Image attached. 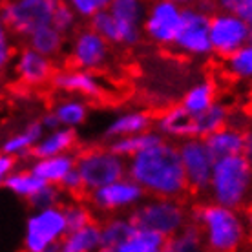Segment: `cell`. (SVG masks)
<instances>
[{
    "mask_svg": "<svg viewBox=\"0 0 252 252\" xmlns=\"http://www.w3.org/2000/svg\"><path fill=\"white\" fill-rule=\"evenodd\" d=\"M181 6H192V4H201V2H208V0H176Z\"/></svg>",
    "mask_w": 252,
    "mask_h": 252,
    "instance_id": "cell-46",
    "label": "cell"
},
{
    "mask_svg": "<svg viewBox=\"0 0 252 252\" xmlns=\"http://www.w3.org/2000/svg\"><path fill=\"white\" fill-rule=\"evenodd\" d=\"M154 128V117L145 110H128L121 112L110 121L104 128V137L108 141L125 135H133V133L145 132Z\"/></svg>",
    "mask_w": 252,
    "mask_h": 252,
    "instance_id": "cell-19",
    "label": "cell"
},
{
    "mask_svg": "<svg viewBox=\"0 0 252 252\" xmlns=\"http://www.w3.org/2000/svg\"><path fill=\"white\" fill-rule=\"evenodd\" d=\"M68 38L66 46L71 66L90 71H101L108 66L112 59V44L92 26H79Z\"/></svg>",
    "mask_w": 252,
    "mask_h": 252,
    "instance_id": "cell-11",
    "label": "cell"
},
{
    "mask_svg": "<svg viewBox=\"0 0 252 252\" xmlns=\"http://www.w3.org/2000/svg\"><path fill=\"white\" fill-rule=\"evenodd\" d=\"M243 135L245 132L240 130L238 126L225 125L214 130L212 133L205 135L208 150L214 154L216 159L234 156V154H243Z\"/></svg>",
    "mask_w": 252,
    "mask_h": 252,
    "instance_id": "cell-23",
    "label": "cell"
},
{
    "mask_svg": "<svg viewBox=\"0 0 252 252\" xmlns=\"http://www.w3.org/2000/svg\"><path fill=\"white\" fill-rule=\"evenodd\" d=\"M223 69L230 79L241 82H252V40L238 48L228 57L223 59Z\"/></svg>",
    "mask_w": 252,
    "mask_h": 252,
    "instance_id": "cell-31",
    "label": "cell"
},
{
    "mask_svg": "<svg viewBox=\"0 0 252 252\" xmlns=\"http://www.w3.org/2000/svg\"><path fill=\"white\" fill-rule=\"evenodd\" d=\"M30 168L44 183L59 185L68 172L75 168V154L68 152V154H57V156H48V158H35Z\"/></svg>",
    "mask_w": 252,
    "mask_h": 252,
    "instance_id": "cell-22",
    "label": "cell"
},
{
    "mask_svg": "<svg viewBox=\"0 0 252 252\" xmlns=\"http://www.w3.org/2000/svg\"><path fill=\"white\" fill-rule=\"evenodd\" d=\"M181 20L183 6L176 0H150L143 19V37L158 48H172Z\"/></svg>",
    "mask_w": 252,
    "mask_h": 252,
    "instance_id": "cell-10",
    "label": "cell"
},
{
    "mask_svg": "<svg viewBox=\"0 0 252 252\" xmlns=\"http://www.w3.org/2000/svg\"><path fill=\"white\" fill-rule=\"evenodd\" d=\"M243 154L252 161V128L247 130L245 135H243Z\"/></svg>",
    "mask_w": 252,
    "mask_h": 252,
    "instance_id": "cell-44",
    "label": "cell"
},
{
    "mask_svg": "<svg viewBox=\"0 0 252 252\" xmlns=\"http://www.w3.org/2000/svg\"><path fill=\"white\" fill-rule=\"evenodd\" d=\"M154 128L164 139L170 141H183L187 137H195V119L181 104H174L163 110L154 119Z\"/></svg>",
    "mask_w": 252,
    "mask_h": 252,
    "instance_id": "cell-17",
    "label": "cell"
},
{
    "mask_svg": "<svg viewBox=\"0 0 252 252\" xmlns=\"http://www.w3.org/2000/svg\"><path fill=\"white\" fill-rule=\"evenodd\" d=\"M66 38L68 37L59 32L53 24H46L30 33L26 37V44L33 50H37L38 53L46 55V57L57 59L61 57V53L66 48Z\"/></svg>",
    "mask_w": 252,
    "mask_h": 252,
    "instance_id": "cell-25",
    "label": "cell"
},
{
    "mask_svg": "<svg viewBox=\"0 0 252 252\" xmlns=\"http://www.w3.org/2000/svg\"><path fill=\"white\" fill-rule=\"evenodd\" d=\"M59 2L61 0H4L0 15L9 33L26 38L40 26L51 24Z\"/></svg>",
    "mask_w": 252,
    "mask_h": 252,
    "instance_id": "cell-9",
    "label": "cell"
},
{
    "mask_svg": "<svg viewBox=\"0 0 252 252\" xmlns=\"http://www.w3.org/2000/svg\"><path fill=\"white\" fill-rule=\"evenodd\" d=\"M9 33V30H7L6 22H4V19H2V15H0V35H7Z\"/></svg>",
    "mask_w": 252,
    "mask_h": 252,
    "instance_id": "cell-47",
    "label": "cell"
},
{
    "mask_svg": "<svg viewBox=\"0 0 252 252\" xmlns=\"http://www.w3.org/2000/svg\"><path fill=\"white\" fill-rule=\"evenodd\" d=\"M63 252H97L102 251L101 223L90 221L77 228H69L61 241Z\"/></svg>",
    "mask_w": 252,
    "mask_h": 252,
    "instance_id": "cell-20",
    "label": "cell"
},
{
    "mask_svg": "<svg viewBox=\"0 0 252 252\" xmlns=\"http://www.w3.org/2000/svg\"><path fill=\"white\" fill-rule=\"evenodd\" d=\"M88 22L95 32H99L110 44L117 46V48L130 50V48H135V46L141 44V40L145 38L141 26L126 24V22L119 20L108 11V7L94 15Z\"/></svg>",
    "mask_w": 252,
    "mask_h": 252,
    "instance_id": "cell-16",
    "label": "cell"
},
{
    "mask_svg": "<svg viewBox=\"0 0 252 252\" xmlns=\"http://www.w3.org/2000/svg\"><path fill=\"white\" fill-rule=\"evenodd\" d=\"M218 9H227L241 15L249 22L252 19V0H212Z\"/></svg>",
    "mask_w": 252,
    "mask_h": 252,
    "instance_id": "cell-39",
    "label": "cell"
},
{
    "mask_svg": "<svg viewBox=\"0 0 252 252\" xmlns=\"http://www.w3.org/2000/svg\"><path fill=\"white\" fill-rule=\"evenodd\" d=\"M63 210L66 223H68V228L82 227V225H86L90 221H94V210L90 208L88 203L71 199L68 203H63Z\"/></svg>",
    "mask_w": 252,
    "mask_h": 252,
    "instance_id": "cell-36",
    "label": "cell"
},
{
    "mask_svg": "<svg viewBox=\"0 0 252 252\" xmlns=\"http://www.w3.org/2000/svg\"><path fill=\"white\" fill-rule=\"evenodd\" d=\"M164 249H166V238L163 234L137 225L117 252H163Z\"/></svg>",
    "mask_w": 252,
    "mask_h": 252,
    "instance_id": "cell-27",
    "label": "cell"
},
{
    "mask_svg": "<svg viewBox=\"0 0 252 252\" xmlns=\"http://www.w3.org/2000/svg\"><path fill=\"white\" fill-rule=\"evenodd\" d=\"M15 168H17V159L0 150V189L6 185L7 177L11 176Z\"/></svg>",
    "mask_w": 252,
    "mask_h": 252,
    "instance_id": "cell-42",
    "label": "cell"
},
{
    "mask_svg": "<svg viewBox=\"0 0 252 252\" xmlns=\"http://www.w3.org/2000/svg\"><path fill=\"white\" fill-rule=\"evenodd\" d=\"M13 57H15V48H13V42L9 38V33L0 35V75L7 68H11Z\"/></svg>",
    "mask_w": 252,
    "mask_h": 252,
    "instance_id": "cell-40",
    "label": "cell"
},
{
    "mask_svg": "<svg viewBox=\"0 0 252 252\" xmlns=\"http://www.w3.org/2000/svg\"><path fill=\"white\" fill-rule=\"evenodd\" d=\"M137 223L133 221L132 214H112L106 216L101 223L102 236V251L117 252L119 247L128 240V236L133 232Z\"/></svg>",
    "mask_w": 252,
    "mask_h": 252,
    "instance_id": "cell-24",
    "label": "cell"
},
{
    "mask_svg": "<svg viewBox=\"0 0 252 252\" xmlns=\"http://www.w3.org/2000/svg\"><path fill=\"white\" fill-rule=\"evenodd\" d=\"M75 168L82 179L84 192H92L126 176L128 161L110 146L86 148L75 156Z\"/></svg>",
    "mask_w": 252,
    "mask_h": 252,
    "instance_id": "cell-7",
    "label": "cell"
},
{
    "mask_svg": "<svg viewBox=\"0 0 252 252\" xmlns=\"http://www.w3.org/2000/svg\"><path fill=\"white\" fill-rule=\"evenodd\" d=\"M133 221L141 227L152 228L163 234L164 238L172 236L190 221V212L183 199L179 197H158L148 195L132 212Z\"/></svg>",
    "mask_w": 252,
    "mask_h": 252,
    "instance_id": "cell-6",
    "label": "cell"
},
{
    "mask_svg": "<svg viewBox=\"0 0 252 252\" xmlns=\"http://www.w3.org/2000/svg\"><path fill=\"white\" fill-rule=\"evenodd\" d=\"M210 7H216L212 0L183 6V20L177 32V37L172 44L179 55L189 59H208L212 55L210 44Z\"/></svg>",
    "mask_w": 252,
    "mask_h": 252,
    "instance_id": "cell-4",
    "label": "cell"
},
{
    "mask_svg": "<svg viewBox=\"0 0 252 252\" xmlns=\"http://www.w3.org/2000/svg\"><path fill=\"white\" fill-rule=\"evenodd\" d=\"M77 146V133L71 128H53L46 130L42 137L33 148V158H48V156H57V154H68L73 152Z\"/></svg>",
    "mask_w": 252,
    "mask_h": 252,
    "instance_id": "cell-21",
    "label": "cell"
},
{
    "mask_svg": "<svg viewBox=\"0 0 252 252\" xmlns=\"http://www.w3.org/2000/svg\"><path fill=\"white\" fill-rule=\"evenodd\" d=\"M86 195H88V205L94 210V214L102 216V218L132 212L146 197L141 185L135 183L128 174L121 179L104 185L101 189L86 192Z\"/></svg>",
    "mask_w": 252,
    "mask_h": 252,
    "instance_id": "cell-8",
    "label": "cell"
},
{
    "mask_svg": "<svg viewBox=\"0 0 252 252\" xmlns=\"http://www.w3.org/2000/svg\"><path fill=\"white\" fill-rule=\"evenodd\" d=\"M59 187H61V189L69 195H77V194H81V192H84L82 179H81V176H79L77 168H73L71 172H68V174L64 176L63 181L59 183Z\"/></svg>",
    "mask_w": 252,
    "mask_h": 252,
    "instance_id": "cell-41",
    "label": "cell"
},
{
    "mask_svg": "<svg viewBox=\"0 0 252 252\" xmlns=\"http://www.w3.org/2000/svg\"><path fill=\"white\" fill-rule=\"evenodd\" d=\"M79 20L81 19L75 15V11H73V9H71L64 0H61V2H59V6L55 7V13H53L51 24L55 26L61 33H64L66 37H69V35L79 28Z\"/></svg>",
    "mask_w": 252,
    "mask_h": 252,
    "instance_id": "cell-37",
    "label": "cell"
},
{
    "mask_svg": "<svg viewBox=\"0 0 252 252\" xmlns=\"http://www.w3.org/2000/svg\"><path fill=\"white\" fill-rule=\"evenodd\" d=\"M205 249L201 228L197 227V223H187L179 228L177 232L166 238V249L168 252H197Z\"/></svg>",
    "mask_w": 252,
    "mask_h": 252,
    "instance_id": "cell-30",
    "label": "cell"
},
{
    "mask_svg": "<svg viewBox=\"0 0 252 252\" xmlns=\"http://www.w3.org/2000/svg\"><path fill=\"white\" fill-rule=\"evenodd\" d=\"M249 40H251V26L241 15L227 9H218L210 15L212 55L225 59Z\"/></svg>",
    "mask_w": 252,
    "mask_h": 252,
    "instance_id": "cell-13",
    "label": "cell"
},
{
    "mask_svg": "<svg viewBox=\"0 0 252 252\" xmlns=\"http://www.w3.org/2000/svg\"><path fill=\"white\" fill-rule=\"evenodd\" d=\"M146 4H148V0H112V4L108 6V11L126 24L143 28Z\"/></svg>",
    "mask_w": 252,
    "mask_h": 252,
    "instance_id": "cell-34",
    "label": "cell"
},
{
    "mask_svg": "<svg viewBox=\"0 0 252 252\" xmlns=\"http://www.w3.org/2000/svg\"><path fill=\"white\" fill-rule=\"evenodd\" d=\"M218 97V90L216 84L210 79H203L197 81L190 86L181 97V106L187 108L190 114H199L203 110H207L208 106H212Z\"/></svg>",
    "mask_w": 252,
    "mask_h": 252,
    "instance_id": "cell-28",
    "label": "cell"
},
{
    "mask_svg": "<svg viewBox=\"0 0 252 252\" xmlns=\"http://www.w3.org/2000/svg\"><path fill=\"white\" fill-rule=\"evenodd\" d=\"M81 20H90L94 15L106 9L112 0H64Z\"/></svg>",
    "mask_w": 252,
    "mask_h": 252,
    "instance_id": "cell-38",
    "label": "cell"
},
{
    "mask_svg": "<svg viewBox=\"0 0 252 252\" xmlns=\"http://www.w3.org/2000/svg\"><path fill=\"white\" fill-rule=\"evenodd\" d=\"M177 148H179L185 177L189 183V192L207 195L216 163L214 154L208 150L203 137H187L177 143Z\"/></svg>",
    "mask_w": 252,
    "mask_h": 252,
    "instance_id": "cell-12",
    "label": "cell"
},
{
    "mask_svg": "<svg viewBox=\"0 0 252 252\" xmlns=\"http://www.w3.org/2000/svg\"><path fill=\"white\" fill-rule=\"evenodd\" d=\"M42 185H44V181L32 168H15L11 176L7 177L4 189L9 190L15 197L28 201Z\"/></svg>",
    "mask_w": 252,
    "mask_h": 252,
    "instance_id": "cell-33",
    "label": "cell"
},
{
    "mask_svg": "<svg viewBox=\"0 0 252 252\" xmlns=\"http://www.w3.org/2000/svg\"><path fill=\"white\" fill-rule=\"evenodd\" d=\"M207 195L225 207L247 208L252 203V161L245 154L216 159Z\"/></svg>",
    "mask_w": 252,
    "mask_h": 252,
    "instance_id": "cell-3",
    "label": "cell"
},
{
    "mask_svg": "<svg viewBox=\"0 0 252 252\" xmlns=\"http://www.w3.org/2000/svg\"><path fill=\"white\" fill-rule=\"evenodd\" d=\"M11 71L20 86L28 90H40L51 84L55 73V59L46 57L26 44L24 48L15 51Z\"/></svg>",
    "mask_w": 252,
    "mask_h": 252,
    "instance_id": "cell-14",
    "label": "cell"
},
{
    "mask_svg": "<svg viewBox=\"0 0 252 252\" xmlns=\"http://www.w3.org/2000/svg\"><path fill=\"white\" fill-rule=\"evenodd\" d=\"M51 86L59 94L77 95V97H84V99H101L102 95L106 94L104 82L97 75V71L75 68V66L55 69Z\"/></svg>",
    "mask_w": 252,
    "mask_h": 252,
    "instance_id": "cell-15",
    "label": "cell"
},
{
    "mask_svg": "<svg viewBox=\"0 0 252 252\" xmlns=\"http://www.w3.org/2000/svg\"><path fill=\"white\" fill-rule=\"evenodd\" d=\"M245 220H247V227H249V234L252 236V203L249 205V207H247Z\"/></svg>",
    "mask_w": 252,
    "mask_h": 252,
    "instance_id": "cell-45",
    "label": "cell"
},
{
    "mask_svg": "<svg viewBox=\"0 0 252 252\" xmlns=\"http://www.w3.org/2000/svg\"><path fill=\"white\" fill-rule=\"evenodd\" d=\"M51 110L57 115L59 125L64 128H71V130H77L90 117V106L86 99L77 97V95H68V97L59 99Z\"/></svg>",
    "mask_w": 252,
    "mask_h": 252,
    "instance_id": "cell-26",
    "label": "cell"
},
{
    "mask_svg": "<svg viewBox=\"0 0 252 252\" xmlns=\"http://www.w3.org/2000/svg\"><path fill=\"white\" fill-rule=\"evenodd\" d=\"M192 216L201 228L205 249L208 251L236 252L243 249L251 238L245 214L240 208L205 201L194 208Z\"/></svg>",
    "mask_w": 252,
    "mask_h": 252,
    "instance_id": "cell-2",
    "label": "cell"
},
{
    "mask_svg": "<svg viewBox=\"0 0 252 252\" xmlns=\"http://www.w3.org/2000/svg\"><path fill=\"white\" fill-rule=\"evenodd\" d=\"M40 123L44 126L46 130H53V128H59V121H57V115L53 114V110H48L42 117H40Z\"/></svg>",
    "mask_w": 252,
    "mask_h": 252,
    "instance_id": "cell-43",
    "label": "cell"
},
{
    "mask_svg": "<svg viewBox=\"0 0 252 252\" xmlns=\"http://www.w3.org/2000/svg\"><path fill=\"white\" fill-rule=\"evenodd\" d=\"M64 194H66V192H64V190L59 187V185L44 183L26 203H28V205H30L32 208L59 207V205H63Z\"/></svg>",
    "mask_w": 252,
    "mask_h": 252,
    "instance_id": "cell-35",
    "label": "cell"
},
{
    "mask_svg": "<svg viewBox=\"0 0 252 252\" xmlns=\"http://www.w3.org/2000/svg\"><path fill=\"white\" fill-rule=\"evenodd\" d=\"M46 128L42 126L40 119L38 121H28L20 130L9 133L0 141V150L13 156L15 159H24L30 154H33V148L38 143V139L42 137Z\"/></svg>",
    "mask_w": 252,
    "mask_h": 252,
    "instance_id": "cell-18",
    "label": "cell"
},
{
    "mask_svg": "<svg viewBox=\"0 0 252 252\" xmlns=\"http://www.w3.org/2000/svg\"><path fill=\"white\" fill-rule=\"evenodd\" d=\"M126 161V174L141 185L146 195L183 199L189 194V183L179 158V148L170 139H163L158 145L137 152Z\"/></svg>",
    "mask_w": 252,
    "mask_h": 252,
    "instance_id": "cell-1",
    "label": "cell"
},
{
    "mask_svg": "<svg viewBox=\"0 0 252 252\" xmlns=\"http://www.w3.org/2000/svg\"><path fill=\"white\" fill-rule=\"evenodd\" d=\"M63 205L48 208H33L22 232V247L28 252L61 251V241L68 232Z\"/></svg>",
    "mask_w": 252,
    "mask_h": 252,
    "instance_id": "cell-5",
    "label": "cell"
},
{
    "mask_svg": "<svg viewBox=\"0 0 252 252\" xmlns=\"http://www.w3.org/2000/svg\"><path fill=\"white\" fill-rule=\"evenodd\" d=\"M195 119V137H205L221 126L228 125L230 121V110L223 102L216 101L212 106L203 110L199 114H194Z\"/></svg>",
    "mask_w": 252,
    "mask_h": 252,
    "instance_id": "cell-32",
    "label": "cell"
},
{
    "mask_svg": "<svg viewBox=\"0 0 252 252\" xmlns=\"http://www.w3.org/2000/svg\"><path fill=\"white\" fill-rule=\"evenodd\" d=\"M163 135L156 130V128H150V130H145V132L133 133V135H125V137H117L110 141V148L114 152H117L119 156H123L125 159L135 156L137 152L145 150L152 145H158L159 141H163Z\"/></svg>",
    "mask_w": 252,
    "mask_h": 252,
    "instance_id": "cell-29",
    "label": "cell"
}]
</instances>
